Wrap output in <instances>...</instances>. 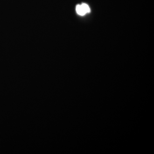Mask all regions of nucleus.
<instances>
[{
  "mask_svg": "<svg viewBox=\"0 0 154 154\" xmlns=\"http://www.w3.org/2000/svg\"><path fill=\"white\" fill-rule=\"evenodd\" d=\"M81 5L86 14L90 13L91 9H90V7L87 4H86V3H82Z\"/></svg>",
  "mask_w": 154,
  "mask_h": 154,
  "instance_id": "f03ea898",
  "label": "nucleus"
},
{
  "mask_svg": "<svg viewBox=\"0 0 154 154\" xmlns=\"http://www.w3.org/2000/svg\"><path fill=\"white\" fill-rule=\"evenodd\" d=\"M76 10L77 13L80 15L84 16L85 14H86L84 11V9H83L81 5H77L76 8Z\"/></svg>",
  "mask_w": 154,
  "mask_h": 154,
  "instance_id": "f257e3e1",
  "label": "nucleus"
}]
</instances>
